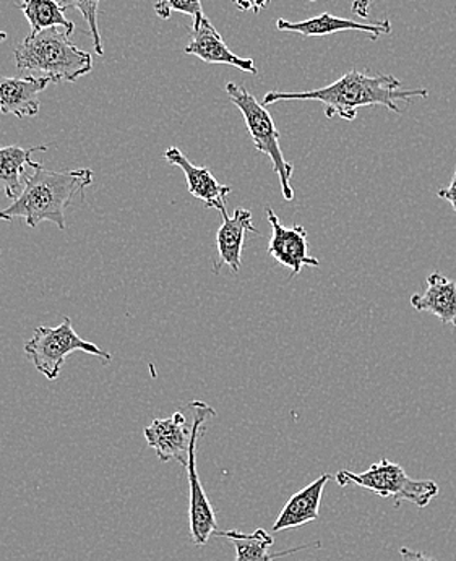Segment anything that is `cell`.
<instances>
[{
	"label": "cell",
	"instance_id": "cell-26",
	"mask_svg": "<svg viewBox=\"0 0 456 561\" xmlns=\"http://www.w3.org/2000/svg\"><path fill=\"white\" fill-rule=\"evenodd\" d=\"M7 39V33L5 32H0V44L3 43V41Z\"/></svg>",
	"mask_w": 456,
	"mask_h": 561
},
{
	"label": "cell",
	"instance_id": "cell-19",
	"mask_svg": "<svg viewBox=\"0 0 456 561\" xmlns=\"http://www.w3.org/2000/svg\"><path fill=\"white\" fill-rule=\"evenodd\" d=\"M20 10L32 26V33L49 28H62L67 35L76 32V25L66 16V9L57 0H22Z\"/></svg>",
	"mask_w": 456,
	"mask_h": 561
},
{
	"label": "cell",
	"instance_id": "cell-18",
	"mask_svg": "<svg viewBox=\"0 0 456 561\" xmlns=\"http://www.w3.org/2000/svg\"><path fill=\"white\" fill-rule=\"evenodd\" d=\"M35 151H47V147H35L25 150V148L3 147L0 148V192L7 195L10 201H16L23 192V175L26 168H32V154Z\"/></svg>",
	"mask_w": 456,
	"mask_h": 561
},
{
	"label": "cell",
	"instance_id": "cell-5",
	"mask_svg": "<svg viewBox=\"0 0 456 561\" xmlns=\"http://www.w3.org/2000/svg\"><path fill=\"white\" fill-rule=\"evenodd\" d=\"M226 93L244 116L255 150L272 160L273 171L278 174L280 184H282L283 197L285 201L293 202L294 191L290 187V178H293L294 165L283 157L282 147H280V130L275 121L270 116L266 107L259 103L256 98L250 94L244 87L229 81L226 84Z\"/></svg>",
	"mask_w": 456,
	"mask_h": 561
},
{
	"label": "cell",
	"instance_id": "cell-7",
	"mask_svg": "<svg viewBox=\"0 0 456 561\" xmlns=\"http://www.w3.org/2000/svg\"><path fill=\"white\" fill-rule=\"evenodd\" d=\"M192 414V442L189 448L187 471L189 493H191V502H189V522H191V537L195 546H207L209 537L215 536L218 530V522H216L215 510L209 503L204 485L197 471V445L198 438L205 434V422L209 417H215L216 411L204 401H192L187 404Z\"/></svg>",
	"mask_w": 456,
	"mask_h": 561
},
{
	"label": "cell",
	"instance_id": "cell-6",
	"mask_svg": "<svg viewBox=\"0 0 456 561\" xmlns=\"http://www.w3.org/2000/svg\"><path fill=\"white\" fill-rule=\"evenodd\" d=\"M76 351L98 357L104 365H110L113 357L96 344L84 341L72 327L69 317L56 328L38 327L33 331L32 340L25 343V354L33 362L36 370L47 380H57L64 362Z\"/></svg>",
	"mask_w": 456,
	"mask_h": 561
},
{
	"label": "cell",
	"instance_id": "cell-21",
	"mask_svg": "<svg viewBox=\"0 0 456 561\" xmlns=\"http://www.w3.org/2000/svg\"><path fill=\"white\" fill-rule=\"evenodd\" d=\"M155 12L161 20H168L172 12L185 13L194 20L204 16L202 0H158L155 3Z\"/></svg>",
	"mask_w": 456,
	"mask_h": 561
},
{
	"label": "cell",
	"instance_id": "cell-12",
	"mask_svg": "<svg viewBox=\"0 0 456 561\" xmlns=\"http://www.w3.org/2000/svg\"><path fill=\"white\" fill-rule=\"evenodd\" d=\"M223 225L216 234L218 247V262L215 263V273H219L221 266H229L235 273H239L242 266V249H244L246 234L253 232L260 236L259 229L253 226L252 213L246 208H236L235 216L228 211L221 213Z\"/></svg>",
	"mask_w": 456,
	"mask_h": 561
},
{
	"label": "cell",
	"instance_id": "cell-8",
	"mask_svg": "<svg viewBox=\"0 0 456 561\" xmlns=\"http://www.w3.org/2000/svg\"><path fill=\"white\" fill-rule=\"evenodd\" d=\"M270 226H272V239L269 242V255L285 266L290 272V278L299 275L304 266L319 268L320 260L309 253L307 231L303 226L293 228L283 225L272 208L266 209Z\"/></svg>",
	"mask_w": 456,
	"mask_h": 561
},
{
	"label": "cell",
	"instance_id": "cell-16",
	"mask_svg": "<svg viewBox=\"0 0 456 561\" xmlns=\"http://www.w3.org/2000/svg\"><path fill=\"white\" fill-rule=\"evenodd\" d=\"M411 306L418 312L437 317L444 324L456 328V283L442 273H432L428 278V289L411 296Z\"/></svg>",
	"mask_w": 456,
	"mask_h": 561
},
{
	"label": "cell",
	"instance_id": "cell-24",
	"mask_svg": "<svg viewBox=\"0 0 456 561\" xmlns=\"http://www.w3.org/2000/svg\"><path fill=\"white\" fill-rule=\"evenodd\" d=\"M400 553L401 561H437L432 559V557L425 556L424 552H418V550L408 549V547H403Z\"/></svg>",
	"mask_w": 456,
	"mask_h": 561
},
{
	"label": "cell",
	"instance_id": "cell-25",
	"mask_svg": "<svg viewBox=\"0 0 456 561\" xmlns=\"http://www.w3.org/2000/svg\"><path fill=\"white\" fill-rule=\"evenodd\" d=\"M374 0H354L353 2V12L356 15H360L361 19H367L371 12V5H373Z\"/></svg>",
	"mask_w": 456,
	"mask_h": 561
},
{
	"label": "cell",
	"instance_id": "cell-27",
	"mask_svg": "<svg viewBox=\"0 0 456 561\" xmlns=\"http://www.w3.org/2000/svg\"><path fill=\"white\" fill-rule=\"evenodd\" d=\"M312 2H314V0H312Z\"/></svg>",
	"mask_w": 456,
	"mask_h": 561
},
{
	"label": "cell",
	"instance_id": "cell-10",
	"mask_svg": "<svg viewBox=\"0 0 456 561\" xmlns=\"http://www.w3.org/2000/svg\"><path fill=\"white\" fill-rule=\"evenodd\" d=\"M191 35V43L184 49L185 54L198 57V59L207 64H225V66L236 67V69L252 73V76L259 73V69H256L252 59L236 56L226 46L218 30L212 25L207 16L204 15L201 19L194 20Z\"/></svg>",
	"mask_w": 456,
	"mask_h": 561
},
{
	"label": "cell",
	"instance_id": "cell-13",
	"mask_svg": "<svg viewBox=\"0 0 456 561\" xmlns=\"http://www.w3.org/2000/svg\"><path fill=\"white\" fill-rule=\"evenodd\" d=\"M164 160L171 165H178L185 174L187 181L189 194L205 203L207 208L218 209L219 213H226V198L231 194V187L221 185L216 181L215 175L208 168H198L194 162L187 160L179 148L171 147L164 151Z\"/></svg>",
	"mask_w": 456,
	"mask_h": 561
},
{
	"label": "cell",
	"instance_id": "cell-9",
	"mask_svg": "<svg viewBox=\"0 0 456 561\" xmlns=\"http://www.w3.org/2000/svg\"><path fill=\"white\" fill-rule=\"evenodd\" d=\"M194 422L189 424L182 409L175 411L171 417L155 419L151 425L144 431L148 446L157 451L161 462L178 461L187 466L189 448L192 442Z\"/></svg>",
	"mask_w": 456,
	"mask_h": 561
},
{
	"label": "cell",
	"instance_id": "cell-23",
	"mask_svg": "<svg viewBox=\"0 0 456 561\" xmlns=\"http://www.w3.org/2000/svg\"><path fill=\"white\" fill-rule=\"evenodd\" d=\"M437 197L442 198V201L451 203V205L454 206L456 213V168L451 185H448V187L441 188V191L437 192Z\"/></svg>",
	"mask_w": 456,
	"mask_h": 561
},
{
	"label": "cell",
	"instance_id": "cell-15",
	"mask_svg": "<svg viewBox=\"0 0 456 561\" xmlns=\"http://www.w3.org/2000/svg\"><path fill=\"white\" fill-rule=\"evenodd\" d=\"M330 479H332L330 474L320 476L319 479L299 490L296 495L290 496L289 502L280 513L278 519L273 524V530L282 533V530L296 529L319 519L323 490Z\"/></svg>",
	"mask_w": 456,
	"mask_h": 561
},
{
	"label": "cell",
	"instance_id": "cell-3",
	"mask_svg": "<svg viewBox=\"0 0 456 561\" xmlns=\"http://www.w3.org/2000/svg\"><path fill=\"white\" fill-rule=\"evenodd\" d=\"M13 54L19 72L42 73L56 84L76 83L93 70L91 54L80 49L70 35L59 28L30 33L16 44Z\"/></svg>",
	"mask_w": 456,
	"mask_h": 561
},
{
	"label": "cell",
	"instance_id": "cell-22",
	"mask_svg": "<svg viewBox=\"0 0 456 561\" xmlns=\"http://www.w3.org/2000/svg\"><path fill=\"white\" fill-rule=\"evenodd\" d=\"M232 2L241 12L259 13L260 10L269 7L272 0H232Z\"/></svg>",
	"mask_w": 456,
	"mask_h": 561
},
{
	"label": "cell",
	"instance_id": "cell-2",
	"mask_svg": "<svg viewBox=\"0 0 456 561\" xmlns=\"http://www.w3.org/2000/svg\"><path fill=\"white\" fill-rule=\"evenodd\" d=\"M33 174L29 175L23 192L9 208L0 211V221L23 219L35 229L43 221L54 222L60 231L66 229V209L84 188L93 184L91 169L53 171L42 162H33Z\"/></svg>",
	"mask_w": 456,
	"mask_h": 561
},
{
	"label": "cell",
	"instance_id": "cell-1",
	"mask_svg": "<svg viewBox=\"0 0 456 561\" xmlns=\"http://www.w3.org/2000/svg\"><path fill=\"white\" fill-rule=\"evenodd\" d=\"M428 96L429 90L424 88L401 90V81L394 76L369 77L353 70L329 87L319 88V90L297 91V93L270 91L263 98L262 104L270 106L280 101H319L326 104V116L329 119L338 116L340 119L354 121L361 107L384 106L391 113L401 114L398 101Z\"/></svg>",
	"mask_w": 456,
	"mask_h": 561
},
{
	"label": "cell",
	"instance_id": "cell-14",
	"mask_svg": "<svg viewBox=\"0 0 456 561\" xmlns=\"http://www.w3.org/2000/svg\"><path fill=\"white\" fill-rule=\"evenodd\" d=\"M49 83L53 81L46 77H0V113L7 116L12 114L19 119L35 117L42 107L39 94L49 87Z\"/></svg>",
	"mask_w": 456,
	"mask_h": 561
},
{
	"label": "cell",
	"instance_id": "cell-4",
	"mask_svg": "<svg viewBox=\"0 0 456 561\" xmlns=\"http://www.w3.org/2000/svg\"><path fill=\"white\" fill-rule=\"evenodd\" d=\"M334 479L340 486L354 483V485L377 493L381 499H394L397 508L403 502L413 503L418 508H425L438 495L437 483L414 481V479L408 478L400 465L391 462L387 458L375 462L367 471L360 472V474L350 471L337 472Z\"/></svg>",
	"mask_w": 456,
	"mask_h": 561
},
{
	"label": "cell",
	"instance_id": "cell-20",
	"mask_svg": "<svg viewBox=\"0 0 456 561\" xmlns=\"http://www.w3.org/2000/svg\"><path fill=\"white\" fill-rule=\"evenodd\" d=\"M64 9H73L82 13L84 22L88 23L90 30L88 35L93 41L94 50L98 56H103V43H101L100 25H98V13H100L101 0H57Z\"/></svg>",
	"mask_w": 456,
	"mask_h": 561
},
{
	"label": "cell",
	"instance_id": "cell-17",
	"mask_svg": "<svg viewBox=\"0 0 456 561\" xmlns=\"http://www.w3.org/2000/svg\"><path fill=\"white\" fill-rule=\"evenodd\" d=\"M216 537H225L226 540L235 546L236 561H275L282 557L293 556V553L303 552V550L320 549L322 543L314 542L307 546H299L296 549H286L282 552L270 553V547L275 543L272 534L265 529L253 530L252 534L239 533V530H226L219 533L216 530Z\"/></svg>",
	"mask_w": 456,
	"mask_h": 561
},
{
	"label": "cell",
	"instance_id": "cell-11",
	"mask_svg": "<svg viewBox=\"0 0 456 561\" xmlns=\"http://www.w3.org/2000/svg\"><path fill=\"white\" fill-rule=\"evenodd\" d=\"M276 26L280 32L297 33L303 36H329L340 32H360L373 41L391 33V23L388 20L371 23L354 22V20L340 19L332 13H322V15L304 20V22H289V20L280 19Z\"/></svg>",
	"mask_w": 456,
	"mask_h": 561
}]
</instances>
